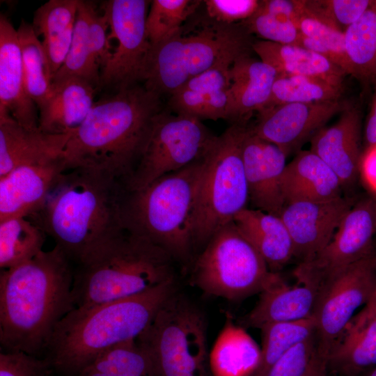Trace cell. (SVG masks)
Returning <instances> with one entry per match:
<instances>
[{"label": "cell", "instance_id": "cell-1", "mask_svg": "<svg viewBox=\"0 0 376 376\" xmlns=\"http://www.w3.org/2000/svg\"><path fill=\"white\" fill-rule=\"evenodd\" d=\"M71 261L55 245L0 274L1 350L37 356L58 323L75 308Z\"/></svg>", "mask_w": 376, "mask_h": 376}, {"label": "cell", "instance_id": "cell-2", "mask_svg": "<svg viewBox=\"0 0 376 376\" xmlns=\"http://www.w3.org/2000/svg\"><path fill=\"white\" fill-rule=\"evenodd\" d=\"M127 192L124 182L107 173L69 169L29 217L77 265L125 228L123 211Z\"/></svg>", "mask_w": 376, "mask_h": 376}, {"label": "cell", "instance_id": "cell-3", "mask_svg": "<svg viewBox=\"0 0 376 376\" xmlns=\"http://www.w3.org/2000/svg\"><path fill=\"white\" fill-rule=\"evenodd\" d=\"M161 111L160 96L138 84L102 97L65 146L67 169L98 171L127 186Z\"/></svg>", "mask_w": 376, "mask_h": 376}, {"label": "cell", "instance_id": "cell-4", "mask_svg": "<svg viewBox=\"0 0 376 376\" xmlns=\"http://www.w3.org/2000/svg\"><path fill=\"white\" fill-rule=\"evenodd\" d=\"M175 290V279L141 294L77 307L56 325L47 352L53 368L76 376L101 354L136 339Z\"/></svg>", "mask_w": 376, "mask_h": 376}, {"label": "cell", "instance_id": "cell-5", "mask_svg": "<svg viewBox=\"0 0 376 376\" xmlns=\"http://www.w3.org/2000/svg\"><path fill=\"white\" fill-rule=\"evenodd\" d=\"M173 261L163 248L125 227L74 270L75 308L134 296L175 279Z\"/></svg>", "mask_w": 376, "mask_h": 376}, {"label": "cell", "instance_id": "cell-6", "mask_svg": "<svg viewBox=\"0 0 376 376\" xmlns=\"http://www.w3.org/2000/svg\"><path fill=\"white\" fill-rule=\"evenodd\" d=\"M254 42L241 23L201 19L193 31L187 33L182 26L173 37L151 45L141 81L160 97L171 95L193 77L213 68L231 66L250 56Z\"/></svg>", "mask_w": 376, "mask_h": 376}, {"label": "cell", "instance_id": "cell-7", "mask_svg": "<svg viewBox=\"0 0 376 376\" xmlns=\"http://www.w3.org/2000/svg\"><path fill=\"white\" fill-rule=\"evenodd\" d=\"M203 160L128 191L125 198L124 226L163 248L174 260L189 261L195 249L193 224Z\"/></svg>", "mask_w": 376, "mask_h": 376}, {"label": "cell", "instance_id": "cell-8", "mask_svg": "<svg viewBox=\"0 0 376 376\" xmlns=\"http://www.w3.org/2000/svg\"><path fill=\"white\" fill-rule=\"evenodd\" d=\"M249 126L237 122L217 136L203 160L194 217V248L246 208L248 187L242 146Z\"/></svg>", "mask_w": 376, "mask_h": 376}, {"label": "cell", "instance_id": "cell-9", "mask_svg": "<svg viewBox=\"0 0 376 376\" xmlns=\"http://www.w3.org/2000/svg\"><path fill=\"white\" fill-rule=\"evenodd\" d=\"M136 340L156 376H212L205 318L176 292Z\"/></svg>", "mask_w": 376, "mask_h": 376}, {"label": "cell", "instance_id": "cell-10", "mask_svg": "<svg viewBox=\"0 0 376 376\" xmlns=\"http://www.w3.org/2000/svg\"><path fill=\"white\" fill-rule=\"evenodd\" d=\"M270 273L233 221L217 230L197 256L191 281L205 294L239 300L260 293Z\"/></svg>", "mask_w": 376, "mask_h": 376}, {"label": "cell", "instance_id": "cell-11", "mask_svg": "<svg viewBox=\"0 0 376 376\" xmlns=\"http://www.w3.org/2000/svg\"><path fill=\"white\" fill-rule=\"evenodd\" d=\"M216 137L198 119L159 112L127 185L128 191L141 189L204 159Z\"/></svg>", "mask_w": 376, "mask_h": 376}, {"label": "cell", "instance_id": "cell-12", "mask_svg": "<svg viewBox=\"0 0 376 376\" xmlns=\"http://www.w3.org/2000/svg\"><path fill=\"white\" fill-rule=\"evenodd\" d=\"M150 4L146 0L102 3L101 9L109 24L111 56L100 72L99 88L116 91L141 81L151 47L146 29Z\"/></svg>", "mask_w": 376, "mask_h": 376}, {"label": "cell", "instance_id": "cell-13", "mask_svg": "<svg viewBox=\"0 0 376 376\" xmlns=\"http://www.w3.org/2000/svg\"><path fill=\"white\" fill-rule=\"evenodd\" d=\"M376 288V253L350 265L321 286L313 318L316 352L327 359L346 326Z\"/></svg>", "mask_w": 376, "mask_h": 376}, {"label": "cell", "instance_id": "cell-14", "mask_svg": "<svg viewBox=\"0 0 376 376\" xmlns=\"http://www.w3.org/2000/svg\"><path fill=\"white\" fill-rule=\"evenodd\" d=\"M376 201L366 198L355 203L327 245L309 261L300 263L295 277L322 285L374 251Z\"/></svg>", "mask_w": 376, "mask_h": 376}, {"label": "cell", "instance_id": "cell-15", "mask_svg": "<svg viewBox=\"0 0 376 376\" xmlns=\"http://www.w3.org/2000/svg\"><path fill=\"white\" fill-rule=\"evenodd\" d=\"M352 103L337 100L311 103H288L258 112L252 130L262 139L281 149L288 156L299 148L336 114Z\"/></svg>", "mask_w": 376, "mask_h": 376}, {"label": "cell", "instance_id": "cell-16", "mask_svg": "<svg viewBox=\"0 0 376 376\" xmlns=\"http://www.w3.org/2000/svg\"><path fill=\"white\" fill-rule=\"evenodd\" d=\"M355 203L341 196L322 202H295L285 205L280 217L300 263L313 259L330 242L342 220Z\"/></svg>", "mask_w": 376, "mask_h": 376}, {"label": "cell", "instance_id": "cell-17", "mask_svg": "<svg viewBox=\"0 0 376 376\" xmlns=\"http://www.w3.org/2000/svg\"><path fill=\"white\" fill-rule=\"evenodd\" d=\"M287 157L278 146L258 137L249 126L242 160L249 201L255 209L280 217L285 205L281 182Z\"/></svg>", "mask_w": 376, "mask_h": 376}, {"label": "cell", "instance_id": "cell-18", "mask_svg": "<svg viewBox=\"0 0 376 376\" xmlns=\"http://www.w3.org/2000/svg\"><path fill=\"white\" fill-rule=\"evenodd\" d=\"M295 279L290 284L279 272H271L258 302L243 318L242 324L260 329L267 324L313 318L320 287L307 279Z\"/></svg>", "mask_w": 376, "mask_h": 376}, {"label": "cell", "instance_id": "cell-19", "mask_svg": "<svg viewBox=\"0 0 376 376\" xmlns=\"http://www.w3.org/2000/svg\"><path fill=\"white\" fill-rule=\"evenodd\" d=\"M65 170L63 155L19 166L1 177L0 221L12 217H29L33 214Z\"/></svg>", "mask_w": 376, "mask_h": 376}, {"label": "cell", "instance_id": "cell-20", "mask_svg": "<svg viewBox=\"0 0 376 376\" xmlns=\"http://www.w3.org/2000/svg\"><path fill=\"white\" fill-rule=\"evenodd\" d=\"M311 148L337 175L345 189H350L360 173L361 112L352 104L336 123L324 127L311 139Z\"/></svg>", "mask_w": 376, "mask_h": 376}, {"label": "cell", "instance_id": "cell-21", "mask_svg": "<svg viewBox=\"0 0 376 376\" xmlns=\"http://www.w3.org/2000/svg\"><path fill=\"white\" fill-rule=\"evenodd\" d=\"M36 104L26 87L17 32L0 15V121L13 118L26 129H39Z\"/></svg>", "mask_w": 376, "mask_h": 376}, {"label": "cell", "instance_id": "cell-22", "mask_svg": "<svg viewBox=\"0 0 376 376\" xmlns=\"http://www.w3.org/2000/svg\"><path fill=\"white\" fill-rule=\"evenodd\" d=\"M97 88L78 77L52 81L49 95L37 107L40 130L52 134H72L93 107Z\"/></svg>", "mask_w": 376, "mask_h": 376}, {"label": "cell", "instance_id": "cell-23", "mask_svg": "<svg viewBox=\"0 0 376 376\" xmlns=\"http://www.w3.org/2000/svg\"><path fill=\"white\" fill-rule=\"evenodd\" d=\"M376 366V288L333 347L328 369L339 376H361Z\"/></svg>", "mask_w": 376, "mask_h": 376}, {"label": "cell", "instance_id": "cell-24", "mask_svg": "<svg viewBox=\"0 0 376 376\" xmlns=\"http://www.w3.org/2000/svg\"><path fill=\"white\" fill-rule=\"evenodd\" d=\"M281 185L285 205L328 201L343 196V186L337 175L310 150H299L286 164Z\"/></svg>", "mask_w": 376, "mask_h": 376}, {"label": "cell", "instance_id": "cell-25", "mask_svg": "<svg viewBox=\"0 0 376 376\" xmlns=\"http://www.w3.org/2000/svg\"><path fill=\"white\" fill-rule=\"evenodd\" d=\"M71 135L28 130L12 118L0 121V178L19 166L63 156Z\"/></svg>", "mask_w": 376, "mask_h": 376}, {"label": "cell", "instance_id": "cell-26", "mask_svg": "<svg viewBox=\"0 0 376 376\" xmlns=\"http://www.w3.org/2000/svg\"><path fill=\"white\" fill-rule=\"evenodd\" d=\"M234 223L266 263L272 272H279L294 258L291 236L281 218L257 209L245 208Z\"/></svg>", "mask_w": 376, "mask_h": 376}, {"label": "cell", "instance_id": "cell-27", "mask_svg": "<svg viewBox=\"0 0 376 376\" xmlns=\"http://www.w3.org/2000/svg\"><path fill=\"white\" fill-rule=\"evenodd\" d=\"M230 73L233 120L245 122L253 112L264 108L278 74L269 65L251 55L237 60Z\"/></svg>", "mask_w": 376, "mask_h": 376}, {"label": "cell", "instance_id": "cell-28", "mask_svg": "<svg viewBox=\"0 0 376 376\" xmlns=\"http://www.w3.org/2000/svg\"><path fill=\"white\" fill-rule=\"evenodd\" d=\"M253 51L278 75H304L320 78L333 85L344 86L347 74L324 56L295 45L255 40Z\"/></svg>", "mask_w": 376, "mask_h": 376}, {"label": "cell", "instance_id": "cell-29", "mask_svg": "<svg viewBox=\"0 0 376 376\" xmlns=\"http://www.w3.org/2000/svg\"><path fill=\"white\" fill-rule=\"evenodd\" d=\"M79 0H49L35 12L32 26L47 58L52 80L65 61L74 33Z\"/></svg>", "mask_w": 376, "mask_h": 376}, {"label": "cell", "instance_id": "cell-30", "mask_svg": "<svg viewBox=\"0 0 376 376\" xmlns=\"http://www.w3.org/2000/svg\"><path fill=\"white\" fill-rule=\"evenodd\" d=\"M261 359L254 339L227 315L226 323L210 352L212 376H253Z\"/></svg>", "mask_w": 376, "mask_h": 376}, {"label": "cell", "instance_id": "cell-31", "mask_svg": "<svg viewBox=\"0 0 376 376\" xmlns=\"http://www.w3.org/2000/svg\"><path fill=\"white\" fill-rule=\"evenodd\" d=\"M345 34L350 75L365 87L376 86V0Z\"/></svg>", "mask_w": 376, "mask_h": 376}, {"label": "cell", "instance_id": "cell-32", "mask_svg": "<svg viewBox=\"0 0 376 376\" xmlns=\"http://www.w3.org/2000/svg\"><path fill=\"white\" fill-rule=\"evenodd\" d=\"M46 233L31 219L17 217L0 221V267L25 263L42 251Z\"/></svg>", "mask_w": 376, "mask_h": 376}, {"label": "cell", "instance_id": "cell-33", "mask_svg": "<svg viewBox=\"0 0 376 376\" xmlns=\"http://www.w3.org/2000/svg\"><path fill=\"white\" fill-rule=\"evenodd\" d=\"M93 4V1L79 0L70 47L64 63L52 81L78 77L99 88L100 69L93 57L89 42V22Z\"/></svg>", "mask_w": 376, "mask_h": 376}, {"label": "cell", "instance_id": "cell-34", "mask_svg": "<svg viewBox=\"0 0 376 376\" xmlns=\"http://www.w3.org/2000/svg\"><path fill=\"white\" fill-rule=\"evenodd\" d=\"M76 376H156L151 360L136 339L117 345L83 368Z\"/></svg>", "mask_w": 376, "mask_h": 376}, {"label": "cell", "instance_id": "cell-35", "mask_svg": "<svg viewBox=\"0 0 376 376\" xmlns=\"http://www.w3.org/2000/svg\"><path fill=\"white\" fill-rule=\"evenodd\" d=\"M343 93L344 86L333 85L320 78L304 75H278L274 82L269 98L262 110L288 103L340 100Z\"/></svg>", "mask_w": 376, "mask_h": 376}, {"label": "cell", "instance_id": "cell-36", "mask_svg": "<svg viewBox=\"0 0 376 376\" xmlns=\"http://www.w3.org/2000/svg\"><path fill=\"white\" fill-rule=\"evenodd\" d=\"M17 32L26 91L38 107L47 97L52 88L47 58L32 24L22 19Z\"/></svg>", "mask_w": 376, "mask_h": 376}, {"label": "cell", "instance_id": "cell-37", "mask_svg": "<svg viewBox=\"0 0 376 376\" xmlns=\"http://www.w3.org/2000/svg\"><path fill=\"white\" fill-rule=\"evenodd\" d=\"M262 336L260 365L253 376H264L283 355L299 343L315 335L313 318L267 324L260 329Z\"/></svg>", "mask_w": 376, "mask_h": 376}, {"label": "cell", "instance_id": "cell-38", "mask_svg": "<svg viewBox=\"0 0 376 376\" xmlns=\"http://www.w3.org/2000/svg\"><path fill=\"white\" fill-rule=\"evenodd\" d=\"M298 28L301 34L298 46L324 56L350 75L344 33L306 13L304 10L299 17Z\"/></svg>", "mask_w": 376, "mask_h": 376}, {"label": "cell", "instance_id": "cell-39", "mask_svg": "<svg viewBox=\"0 0 376 376\" xmlns=\"http://www.w3.org/2000/svg\"><path fill=\"white\" fill-rule=\"evenodd\" d=\"M201 1L154 0L146 21V33L151 45L162 43L177 34L191 16Z\"/></svg>", "mask_w": 376, "mask_h": 376}, {"label": "cell", "instance_id": "cell-40", "mask_svg": "<svg viewBox=\"0 0 376 376\" xmlns=\"http://www.w3.org/2000/svg\"><path fill=\"white\" fill-rule=\"evenodd\" d=\"M169 104L176 114L200 120H233L232 103L228 90L206 93L180 89L171 95Z\"/></svg>", "mask_w": 376, "mask_h": 376}, {"label": "cell", "instance_id": "cell-41", "mask_svg": "<svg viewBox=\"0 0 376 376\" xmlns=\"http://www.w3.org/2000/svg\"><path fill=\"white\" fill-rule=\"evenodd\" d=\"M372 0H304V11L345 33L366 11Z\"/></svg>", "mask_w": 376, "mask_h": 376}, {"label": "cell", "instance_id": "cell-42", "mask_svg": "<svg viewBox=\"0 0 376 376\" xmlns=\"http://www.w3.org/2000/svg\"><path fill=\"white\" fill-rule=\"evenodd\" d=\"M240 23L253 36L276 43L298 45L301 36L297 22L264 12L259 7L251 17Z\"/></svg>", "mask_w": 376, "mask_h": 376}, {"label": "cell", "instance_id": "cell-43", "mask_svg": "<svg viewBox=\"0 0 376 376\" xmlns=\"http://www.w3.org/2000/svg\"><path fill=\"white\" fill-rule=\"evenodd\" d=\"M315 352V335L283 355L267 370L264 376H302L310 366Z\"/></svg>", "mask_w": 376, "mask_h": 376}, {"label": "cell", "instance_id": "cell-44", "mask_svg": "<svg viewBox=\"0 0 376 376\" xmlns=\"http://www.w3.org/2000/svg\"><path fill=\"white\" fill-rule=\"evenodd\" d=\"M52 368L48 357L40 359L21 351L0 352V376H48Z\"/></svg>", "mask_w": 376, "mask_h": 376}, {"label": "cell", "instance_id": "cell-45", "mask_svg": "<svg viewBox=\"0 0 376 376\" xmlns=\"http://www.w3.org/2000/svg\"><path fill=\"white\" fill-rule=\"evenodd\" d=\"M207 18L223 24H235L251 17L258 10V0H205Z\"/></svg>", "mask_w": 376, "mask_h": 376}, {"label": "cell", "instance_id": "cell-46", "mask_svg": "<svg viewBox=\"0 0 376 376\" xmlns=\"http://www.w3.org/2000/svg\"><path fill=\"white\" fill-rule=\"evenodd\" d=\"M108 33L109 24L106 16L94 3L89 22V42L93 57L100 72L111 56Z\"/></svg>", "mask_w": 376, "mask_h": 376}, {"label": "cell", "instance_id": "cell-47", "mask_svg": "<svg viewBox=\"0 0 376 376\" xmlns=\"http://www.w3.org/2000/svg\"><path fill=\"white\" fill-rule=\"evenodd\" d=\"M230 67L225 65L207 70L189 79L179 90L206 93L227 91L231 82Z\"/></svg>", "mask_w": 376, "mask_h": 376}, {"label": "cell", "instance_id": "cell-48", "mask_svg": "<svg viewBox=\"0 0 376 376\" xmlns=\"http://www.w3.org/2000/svg\"><path fill=\"white\" fill-rule=\"evenodd\" d=\"M259 9L288 17L298 24L299 17L304 10V0H263L260 1Z\"/></svg>", "mask_w": 376, "mask_h": 376}, {"label": "cell", "instance_id": "cell-49", "mask_svg": "<svg viewBox=\"0 0 376 376\" xmlns=\"http://www.w3.org/2000/svg\"><path fill=\"white\" fill-rule=\"evenodd\" d=\"M360 174L368 187L376 192V146L364 150L360 164Z\"/></svg>", "mask_w": 376, "mask_h": 376}, {"label": "cell", "instance_id": "cell-50", "mask_svg": "<svg viewBox=\"0 0 376 376\" xmlns=\"http://www.w3.org/2000/svg\"><path fill=\"white\" fill-rule=\"evenodd\" d=\"M373 89L370 109L364 130L365 149L376 146V86Z\"/></svg>", "mask_w": 376, "mask_h": 376}, {"label": "cell", "instance_id": "cell-51", "mask_svg": "<svg viewBox=\"0 0 376 376\" xmlns=\"http://www.w3.org/2000/svg\"><path fill=\"white\" fill-rule=\"evenodd\" d=\"M328 370V361L315 352L310 366L302 376H327Z\"/></svg>", "mask_w": 376, "mask_h": 376}, {"label": "cell", "instance_id": "cell-52", "mask_svg": "<svg viewBox=\"0 0 376 376\" xmlns=\"http://www.w3.org/2000/svg\"><path fill=\"white\" fill-rule=\"evenodd\" d=\"M361 375H363V376H376V366L369 369L368 370L365 372Z\"/></svg>", "mask_w": 376, "mask_h": 376}, {"label": "cell", "instance_id": "cell-53", "mask_svg": "<svg viewBox=\"0 0 376 376\" xmlns=\"http://www.w3.org/2000/svg\"><path fill=\"white\" fill-rule=\"evenodd\" d=\"M375 201H376V198H375Z\"/></svg>", "mask_w": 376, "mask_h": 376}]
</instances>
